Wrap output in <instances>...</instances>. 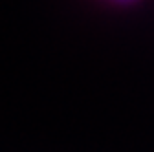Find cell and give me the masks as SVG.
<instances>
[{"label": "cell", "mask_w": 154, "mask_h": 152, "mask_svg": "<svg viewBox=\"0 0 154 152\" xmlns=\"http://www.w3.org/2000/svg\"><path fill=\"white\" fill-rule=\"evenodd\" d=\"M112 2H116V4H134V2H138V0H112Z\"/></svg>", "instance_id": "6da1fadb"}]
</instances>
